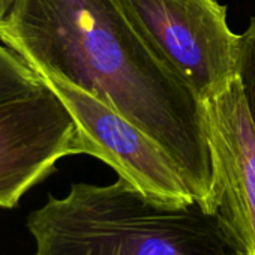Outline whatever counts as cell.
I'll use <instances>...</instances> for the list:
<instances>
[{
  "instance_id": "obj_1",
  "label": "cell",
  "mask_w": 255,
  "mask_h": 255,
  "mask_svg": "<svg viewBox=\"0 0 255 255\" xmlns=\"http://www.w3.org/2000/svg\"><path fill=\"white\" fill-rule=\"evenodd\" d=\"M0 42L39 75L99 99L153 138L197 203L215 215L206 108L123 14L117 0H15Z\"/></svg>"
},
{
  "instance_id": "obj_2",
  "label": "cell",
  "mask_w": 255,
  "mask_h": 255,
  "mask_svg": "<svg viewBox=\"0 0 255 255\" xmlns=\"http://www.w3.org/2000/svg\"><path fill=\"white\" fill-rule=\"evenodd\" d=\"M35 255H243L219 218L198 203L156 201L119 177L75 183L27 218Z\"/></svg>"
},
{
  "instance_id": "obj_3",
  "label": "cell",
  "mask_w": 255,
  "mask_h": 255,
  "mask_svg": "<svg viewBox=\"0 0 255 255\" xmlns=\"http://www.w3.org/2000/svg\"><path fill=\"white\" fill-rule=\"evenodd\" d=\"M167 66L206 104L236 78L240 35L216 0H117Z\"/></svg>"
},
{
  "instance_id": "obj_4",
  "label": "cell",
  "mask_w": 255,
  "mask_h": 255,
  "mask_svg": "<svg viewBox=\"0 0 255 255\" xmlns=\"http://www.w3.org/2000/svg\"><path fill=\"white\" fill-rule=\"evenodd\" d=\"M81 153L87 155V144L80 126L45 80L0 98V207H15L59 159Z\"/></svg>"
},
{
  "instance_id": "obj_5",
  "label": "cell",
  "mask_w": 255,
  "mask_h": 255,
  "mask_svg": "<svg viewBox=\"0 0 255 255\" xmlns=\"http://www.w3.org/2000/svg\"><path fill=\"white\" fill-rule=\"evenodd\" d=\"M41 77L77 120L86 138L87 155L108 164L119 177L156 201L197 203L171 156L140 128L77 86L56 75Z\"/></svg>"
},
{
  "instance_id": "obj_6",
  "label": "cell",
  "mask_w": 255,
  "mask_h": 255,
  "mask_svg": "<svg viewBox=\"0 0 255 255\" xmlns=\"http://www.w3.org/2000/svg\"><path fill=\"white\" fill-rule=\"evenodd\" d=\"M204 108L215 170V215L243 255H255V129L239 78Z\"/></svg>"
},
{
  "instance_id": "obj_7",
  "label": "cell",
  "mask_w": 255,
  "mask_h": 255,
  "mask_svg": "<svg viewBox=\"0 0 255 255\" xmlns=\"http://www.w3.org/2000/svg\"><path fill=\"white\" fill-rule=\"evenodd\" d=\"M42 83L44 78L39 74L0 42V98L24 93Z\"/></svg>"
},
{
  "instance_id": "obj_8",
  "label": "cell",
  "mask_w": 255,
  "mask_h": 255,
  "mask_svg": "<svg viewBox=\"0 0 255 255\" xmlns=\"http://www.w3.org/2000/svg\"><path fill=\"white\" fill-rule=\"evenodd\" d=\"M236 77L240 81L245 104L255 129V17L249 20L248 29L240 35Z\"/></svg>"
},
{
  "instance_id": "obj_9",
  "label": "cell",
  "mask_w": 255,
  "mask_h": 255,
  "mask_svg": "<svg viewBox=\"0 0 255 255\" xmlns=\"http://www.w3.org/2000/svg\"><path fill=\"white\" fill-rule=\"evenodd\" d=\"M15 3V0H0V20L9 11V8Z\"/></svg>"
}]
</instances>
